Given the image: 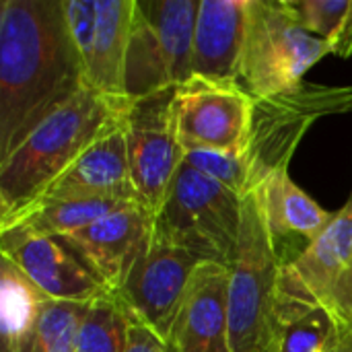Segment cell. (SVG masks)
<instances>
[{
  "mask_svg": "<svg viewBox=\"0 0 352 352\" xmlns=\"http://www.w3.org/2000/svg\"><path fill=\"white\" fill-rule=\"evenodd\" d=\"M87 87L64 0H2L0 161Z\"/></svg>",
  "mask_w": 352,
  "mask_h": 352,
  "instance_id": "cell-1",
  "label": "cell"
},
{
  "mask_svg": "<svg viewBox=\"0 0 352 352\" xmlns=\"http://www.w3.org/2000/svg\"><path fill=\"white\" fill-rule=\"evenodd\" d=\"M128 105L87 87L39 124L0 161V225L43 198Z\"/></svg>",
  "mask_w": 352,
  "mask_h": 352,
  "instance_id": "cell-2",
  "label": "cell"
},
{
  "mask_svg": "<svg viewBox=\"0 0 352 352\" xmlns=\"http://www.w3.org/2000/svg\"><path fill=\"white\" fill-rule=\"evenodd\" d=\"M243 198L186 161L153 217V233L198 262L231 268L239 248Z\"/></svg>",
  "mask_w": 352,
  "mask_h": 352,
  "instance_id": "cell-3",
  "label": "cell"
},
{
  "mask_svg": "<svg viewBox=\"0 0 352 352\" xmlns=\"http://www.w3.org/2000/svg\"><path fill=\"white\" fill-rule=\"evenodd\" d=\"M229 272L231 351L276 352L283 264L262 221L254 192L243 196L239 248Z\"/></svg>",
  "mask_w": 352,
  "mask_h": 352,
  "instance_id": "cell-4",
  "label": "cell"
},
{
  "mask_svg": "<svg viewBox=\"0 0 352 352\" xmlns=\"http://www.w3.org/2000/svg\"><path fill=\"white\" fill-rule=\"evenodd\" d=\"M351 111L352 87L301 82L293 89L254 99L250 132L241 151L248 194L270 175L289 171L299 142L316 122Z\"/></svg>",
  "mask_w": 352,
  "mask_h": 352,
  "instance_id": "cell-5",
  "label": "cell"
},
{
  "mask_svg": "<svg viewBox=\"0 0 352 352\" xmlns=\"http://www.w3.org/2000/svg\"><path fill=\"white\" fill-rule=\"evenodd\" d=\"M332 47L305 31L283 0H250L245 41L237 82L254 99L303 82V76Z\"/></svg>",
  "mask_w": 352,
  "mask_h": 352,
  "instance_id": "cell-6",
  "label": "cell"
},
{
  "mask_svg": "<svg viewBox=\"0 0 352 352\" xmlns=\"http://www.w3.org/2000/svg\"><path fill=\"white\" fill-rule=\"evenodd\" d=\"M200 0H136L126 64V95L140 99L192 78Z\"/></svg>",
  "mask_w": 352,
  "mask_h": 352,
  "instance_id": "cell-7",
  "label": "cell"
},
{
  "mask_svg": "<svg viewBox=\"0 0 352 352\" xmlns=\"http://www.w3.org/2000/svg\"><path fill=\"white\" fill-rule=\"evenodd\" d=\"M173 91L175 87L132 99L124 116L134 200L151 217L163 206L186 159L171 111Z\"/></svg>",
  "mask_w": 352,
  "mask_h": 352,
  "instance_id": "cell-8",
  "label": "cell"
},
{
  "mask_svg": "<svg viewBox=\"0 0 352 352\" xmlns=\"http://www.w3.org/2000/svg\"><path fill=\"white\" fill-rule=\"evenodd\" d=\"M254 97L237 80L192 76L173 91L171 111L182 148L239 153L245 146Z\"/></svg>",
  "mask_w": 352,
  "mask_h": 352,
  "instance_id": "cell-9",
  "label": "cell"
},
{
  "mask_svg": "<svg viewBox=\"0 0 352 352\" xmlns=\"http://www.w3.org/2000/svg\"><path fill=\"white\" fill-rule=\"evenodd\" d=\"M198 262L155 233L132 266L118 297L167 342L171 340Z\"/></svg>",
  "mask_w": 352,
  "mask_h": 352,
  "instance_id": "cell-10",
  "label": "cell"
},
{
  "mask_svg": "<svg viewBox=\"0 0 352 352\" xmlns=\"http://www.w3.org/2000/svg\"><path fill=\"white\" fill-rule=\"evenodd\" d=\"M153 235V217L136 202L124 204L91 225L58 237L80 264L113 295Z\"/></svg>",
  "mask_w": 352,
  "mask_h": 352,
  "instance_id": "cell-11",
  "label": "cell"
},
{
  "mask_svg": "<svg viewBox=\"0 0 352 352\" xmlns=\"http://www.w3.org/2000/svg\"><path fill=\"white\" fill-rule=\"evenodd\" d=\"M229 274V268L210 262H202L196 268L169 340L173 351L233 352Z\"/></svg>",
  "mask_w": 352,
  "mask_h": 352,
  "instance_id": "cell-12",
  "label": "cell"
},
{
  "mask_svg": "<svg viewBox=\"0 0 352 352\" xmlns=\"http://www.w3.org/2000/svg\"><path fill=\"white\" fill-rule=\"evenodd\" d=\"M254 194L283 266H291L301 256L297 239L307 248L332 219L328 210L291 179L289 171L270 175L254 190Z\"/></svg>",
  "mask_w": 352,
  "mask_h": 352,
  "instance_id": "cell-13",
  "label": "cell"
},
{
  "mask_svg": "<svg viewBox=\"0 0 352 352\" xmlns=\"http://www.w3.org/2000/svg\"><path fill=\"white\" fill-rule=\"evenodd\" d=\"M124 116L126 111L76 159V163L45 192L43 198L72 196L136 202L130 177Z\"/></svg>",
  "mask_w": 352,
  "mask_h": 352,
  "instance_id": "cell-14",
  "label": "cell"
},
{
  "mask_svg": "<svg viewBox=\"0 0 352 352\" xmlns=\"http://www.w3.org/2000/svg\"><path fill=\"white\" fill-rule=\"evenodd\" d=\"M0 256L12 260L52 301L91 303L109 293L80 260L54 237L0 243Z\"/></svg>",
  "mask_w": 352,
  "mask_h": 352,
  "instance_id": "cell-15",
  "label": "cell"
},
{
  "mask_svg": "<svg viewBox=\"0 0 352 352\" xmlns=\"http://www.w3.org/2000/svg\"><path fill=\"white\" fill-rule=\"evenodd\" d=\"M250 0H200L194 45L192 74L217 80H237Z\"/></svg>",
  "mask_w": 352,
  "mask_h": 352,
  "instance_id": "cell-16",
  "label": "cell"
},
{
  "mask_svg": "<svg viewBox=\"0 0 352 352\" xmlns=\"http://www.w3.org/2000/svg\"><path fill=\"white\" fill-rule=\"evenodd\" d=\"M340 326L332 305L291 266H283L276 309V352H326Z\"/></svg>",
  "mask_w": 352,
  "mask_h": 352,
  "instance_id": "cell-17",
  "label": "cell"
},
{
  "mask_svg": "<svg viewBox=\"0 0 352 352\" xmlns=\"http://www.w3.org/2000/svg\"><path fill=\"white\" fill-rule=\"evenodd\" d=\"M136 0H99L93 52L87 64V82L111 101H130L126 95V64L132 39Z\"/></svg>",
  "mask_w": 352,
  "mask_h": 352,
  "instance_id": "cell-18",
  "label": "cell"
},
{
  "mask_svg": "<svg viewBox=\"0 0 352 352\" xmlns=\"http://www.w3.org/2000/svg\"><path fill=\"white\" fill-rule=\"evenodd\" d=\"M130 204L122 200L103 198H72L56 196L41 198L29 208L14 214L10 221L0 225V243H14L33 237H64L78 231L107 212Z\"/></svg>",
  "mask_w": 352,
  "mask_h": 352,
  "instance_id": "cell-19",
  "label": "cell"
},
{
  "mask_svg": "<svg viewBox=\"0 0 352 352\" xmlns=\"http://www.w3.org/2000/svg\"><path fill=\"white\" fill-rule=\"evenodd\" d=\"M352 264V196L332 214L322 233L291 264L297 276L320 297H328Z\"/></svg>",
  "mask_w": 352,
  "mask_h": 352,
  "instance_id": "cell-20",
  "label": "cell"
},
{
  "mask_svg": "<svg viewBox=\"0 0 352 352\" xmlns=\"http://www.w3.org/2000/svg\"><path fill=\"white\" fill-rule=\"evenodd\" d=\"M50 297L6 256H0V334L2 352H16L35 328Z\"/></svg>",
  "mask_w": 352,
  "mask_h": 352,
  "instance_id": "cell-21",
  "label": "cell"
},
{
  "mask_svg": "<svg viewBox=\"0 0 352 352\" xmlns=\"http://www.w3.org/2000/svg\"><path fill=\"white\" fill-rule=\"evenodd\" d=\"M293 19L324 39L332 54L352 56V0H283Z\"/></svg>",
  "mask_w": 352,
  "mask_h": 352,
  "instance_id": "cell-22",
  "label": "cell"
},
{
  "mask_svg": "<svg viewBox=\"0 0 352 352\" xmlns=\"http://www.w3.org/2000/svg\"><path fill=\"white\" fill-rule=\"evenodd\" d=\"M128 309L113 293H105L87 305L76 332L74 352H126Z\"/></svg>",
  "mask_w": 352,
  "mask_h": 352,
  "instance_id": "cell-23",
  "label": "cell"
},
{
  "mask_svg": "<svg viewBox=\"0 0 352 352\" xmlns=\"http://www.w3.org/2000/svg\"><path fill=\"white\" fill-rule=\"evenodd\" d=\"M89 303L47 301L35 328L16 352H74L76 332Z\"/></svg>",
  "mask_w": 352,
  "mask_h": 352,
  "instance_id": "cell-24",
  "label": "cell"
},
{
  "mask_svg": "<svg viewBox=\"0 0 352 352\" xmlns=\"http://www.w3.org/2000/svg\"><path fill=\"white\" fill-rule=\"evenodd\" d=\"M196 171L217 179L225 188L233 190L241 198L248 196V173L245 163L239 153H223V151H188L186 159Z\"/></svg>",
  "mask_w": 352,
  "mask_h": 352,
  "instance_id": "cell-25",
  "label": "cell"
},
{
  "mask_svg": "<svg viewBox=\"0 0 352 352\" xmlns=\"http://www.w3.org/2000/svg\"><path fill=\"white\" fill-rule=\"evenodd\" d=\"M97 4L99 0H64V12L70 27L74 45L82 58L85 72L93 52L95 29H97Z\"/></svg>",
  "mask_w": 352,
  "mask_h": 352,
  "instance_id": "cell-26",
  "label": "cell"
},
{
  "mask_svg": "<svg viewBox=\"0 0 352 352\" xmlns=\"http://www.w3.org/2000/svg\"><path fill=\"white\" fill-rule=\"evenodd\" d=\"M128 309V307H126ZM126 352H175L171 344L157 334L146 322H142L132 309H128V344Z\"/></svg>",
  "mask_w": 352,
  "mask_h": 352,
  "instance_id": "cell-27",
  "label": "cell"
},
{
  "mask_svg": "<svg viewBox=\"0 0 352 352\" xmlns=\"http://www.w3.org/2000/svg\"><path fill=\"white\" fill-rule=\"evenodd\" d=\"M326 301L338 314V318L352 328V264L349 270L338 278V283L328 293Z\"/></svg>",
  "mask_w": 352,
  "mask_h": 352,
  "instance_id": "cell-28",
  "label": "cell"
},
{
  "mask_svg": "<svg viewBox=\"0 0 352 352\" xmlns=\"http://www.w3.org/2000/svg\"><path fill=\"white\" fill-rule=\"evenodd\" d=\"M326 352H352V328L342 320H340V326L332 344L326 349Z\"/></svg>",
  "mask_w": 352,
  "mask_h": 352,
  "instance_id": "cell-29",
  "label": "cell"
}]
</instances>
